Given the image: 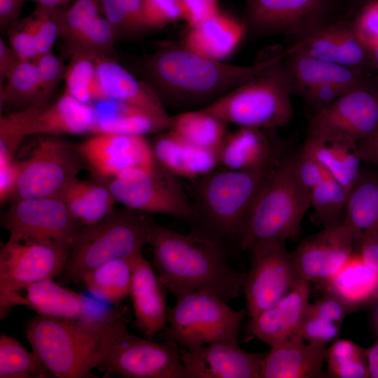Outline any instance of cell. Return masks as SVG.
Masks as SVG:
<instances>
[{"label": "cell", "instance_id": "51", "mask_svg": "<svg viewBox=\"0 0 378 378\" xmlns=\"http://www.w3.org/2000/svg\"><path fill=\"white\" fill-rule=\"evenodd\" d=\"M8 30L9 45L19 58L22 61H35L38 52L29 18L18 21Z\"/></svg>", "mask_w": 378, "mask_h": 378}, {"label": "cell", "instance_id": "26", "mask_svg": "<svg viewBox=\"0 0 378 378\" xmlns=\"http://www.w3.org/2000/svg\"><path fill=\"white\" fill-rule=\"evenodd\" d=\"M165 288L142 253L134 262L130 295L132 300L135 326L147 338L153 340L167 326Z\"/></svg>", "mask_w": 378, "mask_h": 378}, {"label": "cell", "instance_id": "16", "mask_svg": "<svg viewBox=\"0 0 378 378\" xmlns=\"http://www.w3.org/2000/svg\"><path fill=\"white\" fill-rule=\"evenodd\" d=\"M244 279L246 312L251 318L275 304L301 280L286 243L255 248Z\"/></svg>", "mask_w": 378, "mask_h": 378}, {"label": "cell", "instance_id": "31", "mask_svg": "<svg viewBox=\"0 0 378 378\" xmlns=\"http://www.w3.org/2000/svg\"><path fill=\"white\" fill-rule=\"evenodd\" d=\"M318 287L323 293L337 297L353 312L378 298V274L356 249L337 273Z\"/></svg>", "mask_w": 378, "mask_h": 378}, {"label": "cell", "instance_id": "15", "mask_svg": "<svg viewBox=\"0 0 378 378\" xmlns=\"http://www.w3.org/2000/svg\"><path fill=\"white\" fill-rule=\"evenodd\" d=\"M97 113L66 91L52 104L34 105L0 116V130L24 139L31 135L48 136L92 133Z\"/></svg>", "mask_w": 378, "mask_h": 378}, {"label": "cell", "instance_id": "56", "mask_svg": "<svg viewBox=\"0 0 378 378\" xmlns=\"http://www.w3.org/2000/svg\"><path fill=\"white\" fill-rule=\"evenodd\" d=\"M358 251L364 261L378 274V230L360 238Z\"/></svg>", "mask_w": 378, "mask_h": 378}, {"label": "cell", "instance_id": "20", "mask_svg": "<svg viewBox=\"0 0 378 378\" xmlns=\"http://www.w3.org/2000/svg\"><path fill=\"white\" fill-rule=\"evenodd\" d=\"M78 146L85 163L108 181L128 169L158 165L152 144L145 136L97 132Z\"/></svg>", "mask_w": 378, "mask_h": 378}, {"label": "cell", "instance_id": "36", "mask_svg": "<svg viewBox=\"0 0 378 378\" xmlns=\"http://www.w3.org/2000/svg\"><path fill=\"white\" fill-rule=\"evenodd\" d=\"M351 309L337 297L323 292V295L309 304L302 324L304 341L322 346L337 339L346 316Z\"/></svg>", "mask_w": 378, "mask_h": 378}, {"label": "cell", "instance_id": "19", "mask_svg": "<svg viewBox=\"0 0 378 378\" xmlns=\"http://www.w3.org/2000/svg\"><path fill=\"white\" fill-rule=\"evenodd\" d=\"M330 0H246L247 21L256 34L299 39L330 22Z\"/></svg>", "mask_w": 378, "mask_h": 378}, {"label": "cell", "instance_id": "28", "mask_svg": "<svg viewBox=\"0 0 378 378\" xmlns=\"http://www.w3.org/2000/svg\"><path fill=\"white\" fill-rule=\"evenodd\" d=\"M151 144L158 164L176 177L194 181L219 166L218 152L192 145L169 130L158 133Z\"/></svg>", "mask_w": 378, "mask_h": 378}, {"label": "cell", "instance_id": "25", "mask_svg": "<svg viewBox=\"0 0 378 378\" xmlns=\"http://www.w3.org/2000/svg\"><path fill=\"white\" fill-rule=\"evenodd\" d=\"M267 130L238 127L228 132L218 151L219 166L239 171L273 169L285 152L267 135Z\"/></svg>", "mask_w": 378, "mask_h": 378}, {"label": "cell", "instance_id": "1", "mask_svg": "<svg viewBox=\"0 0 378 378\" xmlns=\"http://www.w3.org/2000/svg\"><path fill=\"white\" fill-rule=\"evenodd\" d=\"M285 54V49L269 48L252 64L240 65L204 57L183 44H169L148 55L144 69L165 108L182 112L205 108Z\"/></svg>", "mask_w": 378, "mask_h": 378}, {"label": "cell", "instance_id": "59", "mask_svg": "<svg viewBox=\"0 0 378 378\" xmlns=\"http://www.w3.org/2000/svg\"><path fill=\"white\" fill-rule=\"evenodd\" d=\"M356 148L363 162L378 167V132L357 143Z\"/></svg>", "mask_w": 378, "mask_h": 378}, {"label": "cell", "instance_id": "52", "mask_svg": "<svg viewBox=\"0 0 378 378\" xmlns=\"http://www.w3.org/2000/svg\"><path fill=\"white\" fill-rule=\"evenodd\" d=\"M352 88H354L327 83L309 89L302 97L304 99L306 108L312 117Z\"/></svg>", "mask_w": 378, "mask_h": 378}, {"label": "cell", "instance_id": "44", "mask_svg": "<svg viewBox=\"0 0 378 378\" xmlns=\"http://www.w3.org/2000/svg\"><path fill=\"white\" fill-rule=\"evenodd\" d=\"M117 38L109 22L99 15L65 45L70 55L112 57Z\"/></svg>", "mask_w": 378, "mask_h": 378}, {"label": "cell", "instance_id": "33", "mask_svg": "<svg viewBox=\"0 0 378 378\" xmlns=\"http://www.w3.org/2000/svg\"><path fill=\"white\" fill-rule=\"evenodd\" d=\"M343 223L353 230L358 243L363 234L378 230V172L362 168L348 193Z\"/></svg>", "mask_w": 378, "mask_h": 378}, {"label": "cell", "instance_id": "64", "mask_svg": "<svg viewBox=\"0 0 378 378\" xmlns=\"http://www.w3.org/2000/svg\"><path fill=\"white\" fill-rule=\"evenodd\" d=\"M23 1H26V0H23Z\"/></svg>", "mask_w": 378, "mask_h": 378}, {"label": "cell", "instance_id": "48", "mask_svg": "<svg viewBox=\"0 0 378 378\" xmlns=\"http://www.w3.org/2000/svg\"><path fill=\"white\" fill-rule=\"evenodd\" d=\"M34 62L38 76L39 102L45 104L64 78L66 66L52 51L39 55Z\"/></svg>", "mask_w": 378, "mask_h": 378}, {"label": "cell", "instance_id": "62", "mask_svg": "<svg viewBox=\"0 0 378 378\" xmlns=\"http://www.w3.org/2000/svg\"><path fill=\"white\" fill-rule=\"evenodd\" d=\"M26 1H33L34 3H36L37 0H26Z\"/></svg>", "mask_w": 378, "mask_h": 378}, {"label": "cell", "instance_id": "22", "mask_svg": "<svg viewBox=\"0 0 378 378\" xmlns=\"http://www.w3.org/2000/svg\"><path fill=\"white\" fill-rule=\"evenodd\" d=\"M290 48L365 74L372 65L368 49L359 40L351 22H328L295 41Z\"/></svg>", "mask_w": 378, "mask_h": 378}, {"label": "cell", "instance_id": "21", "mask_svg": "<svg viewBox=\"0 0 378 378\" xmlns=\"http://www.w3.org/2000/svg\"><path fill=\"white\" fill-rule=\"evenodd\" d=\"M264 355L244 351L239 341H219L181 350L190 378H260Z\"/></svg>", "mask_w": 378, "mask_h": 378}, {"label": "cell", "instance_id": "47", "mask_svg": "<svg viewBox=\"0 0 378 378\" xmlns=\"http://www.w3.org/2000/svg\"><path fill=\"white\" fill-rule=\"evenodd\" d=\"M144 18L150 29H160L184 20L180 0H141Z\"/></svg>", "mask_w": 378, "mask_h": 378}, {"label": "cell", "instance_id": "50", "mask_svg": "<svg viewBox=\"0 0 378 378\" xmlns=\"http://www.w3.org/2000/svg\"><path fill=\"white\" fill-rule=\"evenodd\" d=\"M351 24L359 40L370 50L378 46V0L363 3Z\"/></svg>", "mask_w": 378, "mask_h": 378}, {"label": "cell", "instance_id": "17", "mask_svg": "<svg viewBox=\"0 0 378 378\" xmlns=\"http://www.w3.org/2000/svg\"><path fill=\"white\" fill-rule=\"evenodd\" d=\"M358 249V239L345 223L324 227L301 241L290 253L301 280L318 286L326 283Z\"/></svg>", "mask_w": 378, "mask_h": 378}, {"label": "cell", "instance_id": "4", "mask_svg": "<svg viewBox=\"0 0 378 378\" xmlns=\"http://www.w3.org/2000/svg\"><path fill=\"white\" fill-rule=\"evenodd\" d=\"M311 208L310 191L298 172L296 153H284L273 169L239 240L241 249L286 243L295 237Z\"/></svg>", "mask_w": 378, "mask_h": 378}, {"label": "cell", "instance_id": "29", "mask_svg": "<svg viewBox=\"0 0 378 378\" xmlns=\"http://www.w3.org/2000/svg\"><path fill=\"white\" fill-rule=\"evenodd\" d=\"M246 24L219 10L203 21L188 27L182 44L204 57L224 61L241 42Z\"/></svg>", "mask_w": 378, "mask_h": 378}, {"label": "cell", "instance_id": "58", "mask_svg": "<svg viewBox=\"0 0 378 378\" xmlns=\"http://www.w3.org/2000/svg\"><path fill=\"white\" fill-rule=\"evenodd\" d=\"M21 59L10 46L1 38L0 39V81L4 83L15 68L18 65Z\"/></svg>", "mask_w": 378, "mask_h": 378}, {"label": "cell", "instance_id": "41", "mask_svg": "<svg viewBox=\"0 0 378 378\" xmlns=\"http://www.w3.org/2000/svg\"><path fill=\"white\" fill-rule=\"evenodd\" d=\"M348 192L328 174L310 191L311 208L324 227L344 222Z\"/></svg>", "mask_w": 378, "mask_h": 378}, {"label": "cell", "instance_id": "32", "mask_svg": "<svg viewBox=\"0 0 378 378\" xmlns=\"http://www.w3.org/2000/svg\"><path fill=\"white\" fill-rule=\"evenodd\" d=\"M59 197L82 227L105 218L114 210L116 202L108 186L78 178L71 181Z\"/></svg>", "mask_w": 378, "mask_h": 378}, {"label": "cell", "instance_id": "61", "mask_svg": "<svg viewBox=\"0 0 378 378\" xmlns=\"http://www.w3.org/2000/svg\"><path fill=\"white\" fill-rule=\"evenodd\" d=\"M373 66L378 71V46L369 50Z\"/></svg>", "mask_w": 378, "mask_h": 378}, {"label": "cell", "instance_id": "23", "mask_svg": "<svg viewBox=\"0 0 378 378\" xmlns=\"http://www.w3.org/2000/svg\"><path fill=\"white\" fill-rule=\"evenodd\" d=\"M309 295V283L300 280L275 304L251 318V333L270 346L304 340L302 330Z\"/></svg>", "mask_w": 378, "mask_h": 378}, {"label": "cell", "instance_id": "14", "mask_svg": "<svg viewBox=\"0 0 378 378\" xmlns=\"http://www.w3.org/2000/svg\"><path fill=\"white\" fill-rule=\"evenodd\" d=\"M10 239L60 244L71 248L81 226L60 197L16 198L4 212Z\"/></svg>", "mask_w": 378, "mask_h": 378}, {"label": "cell", "instance_id": "45", "mask_svg": "<svg viewBox=\"0 0 378 378\" xmlns=\"http://www.w3.org/2000/svg\"><path fill=\"white\" fill-rule=\"evenodd\" d=\"M100 10L114 29L117 37L132 36L149 29L141 0H99Z\"/></svg>", "mask_w": 378, "mask_h": 378}, {"label": "cell", "instance_id": "54", "mask_svg": "<svg viewBox=\"0 0 378 378\" xmlns=\"http://www.w3.org/2000/svg\"><path fill=\"white\" fill-rule=\"evenodd\" d=\"M184 21L188 27L193 26L212 16L220 10L218 0H180Z\"/></svg>", "mask_w": 378, "mask_h": 378}, {"label": "cell", "instance_id": "3", "mask_svg": "<svg viewBox=\"0 0 378 378\" xmlns=\"http://www.w3.org/2000/svg\"><path fill=\"white\" fill-rule=\"evenodd\" d=\"M273 169L261 171L216 169L194 180L189 219L192 225L191 232L221 245L229 239L239 241Z\"/></svg>", "mask_w": 378, "mask_h": 378}, {"label": "cell", "instance_id": "53", "mask_svg": "<svg viewBox=\"0 0 378 378\" xmlns=\"http://www.w3.org/2000/svg\"><path fill=\"white\" fill-rule=\"evenodd\" d=\"M297 168L303 185L309 190L328 174L311 148L304 142L296 153Z\"/></svg>", "mask_w": 378, "mask_h": 378}, {"label": "cell", "instance_id": "8", "mask_svg": "<svg viewBox=\"0 0 378 378\" xmlns=\"http://www.w3.org/2000/svg\"><path fill=\"white\" fill-rule=\"evenodd\" d=\"M178 345L170 338L160 342L136 336L123 319L105 336L96 368L123 377L190 378Z\"/></svg>", "mask_w": 378, "mask_h": 378}, {"label": "cell", "instance_id": "12", "mask_svg": "<svg viewBox=\"0 0 378 378\" xmlns=\"http://www.w3.org/2000/svg\"><path fill=\"white\" fill-rule=\"evenodd\" d=\"M20 161L15 199L59 197L85 164L78 146L52 136L40 140Z\"/></svg>", "mask_w": 378, "mask_h": 378}, {"label": "cell", "instance_id": "10", "mask_svg": "<svg viewBox=\"0 0 378 378\" xmlns=\"http://www.w3.org/2000/svg\"><path fill=\"white\" fill-rule=\"evenodd\" d=\"M116 202L146 214H161L189 220L191 200L177 177L158 164L153 169H131L108 181Z\"/></svg>", "mask_w": 378, "mask_h": 378}, {"label": "cell", "instance_id": "39", "mask_svg": "<svg viewBox=\"0 0 378 378\" xmlns=\"http://www.w3.org/2000/svg\"><path fill=\"white\" fill-rule=\"evenodd\" d=\"M1 109L20 111L39 102V82L34 61L21 60L0 88Z\"/></svg>", "mask_w": 378, "mask_h": 378}, {"label": "cell", "instance_id": "35", "mask_svg": "<svg viewBox=\"0 0 378 378\" xmlns=\"http://www.w3.org/2000/svg\"><path fill=\"white\" fill-rule=\"evenodd\" d=\"M168 130L192 145L218 153L228 134L227 124L205 108L170 116Z\"/></svg>", "mask_w": 378, "mask_h": 378}, {"label": "cell", "instance_id": "6", "mask_svg": "<svg viewBox=\"0 0 378 378\" xmlns=\"http://www.w3.org/2000/svg\"><path fill=\"white\" fill-rule=\"evenodd\" d=\"M155 222L148 214L127 207L115 209L96 224L81 227L61 275L79 284L99 266L141 253Z\"/></svg>", "mask_w": 378, "mask_h": 378}, {"label": "cell", "instance_id": "46", "mask_svg": "<svg viewBox=\"0 0 378 378\" xmlns=\"http://www.w3.org/2000/svg\"><path fill=\"white\" fill-rule=\"evenodd\" d=\"M99 11V0H75L68 8L57 10L59 37L67 43L100 15Z\"/></svg>", "mask_w": 378, "mask_h": 378}, {"label": "cell", "instance_id": "63", "mask_svg": "<svg viewBox=\"0 0 378 378\" xmlns=\"http://www.w3.org/2000/svg\"><path fill=\"white\" fill-rule=\"evenodd\" d=\"M366 1H368V0H363V3L365 2Z\"/></svg>", "mask_w": 378, "mask_h": 378}, {"label": "cell", "instance_id": "11", "mask_svg": "<svg viewBox=\"0 0 378 378\" xmlns=\"http://www.w3.org/2000/svg\"><path fill=\"white\" fill-rule=\"evenodd\" d=\"M71 247L31 239L8 240L0 249V315L21 288L61 275Z\"/></svg>", "mask_w": 378, "mask_h": 378}, {"label": "cell", "instance_id": "40", "mask_svg": "<svg viewBox=\"0 0 378 378\" xmlns=\"http://www.w3.org/2000/svg\"><path fill=\"white\" fill-rule=\"evenodd\" d=\"M54 377L36 354L15 337L0 335V378Z\"/></svg>", "mask_w": 378, "mask_h": 378}, {"label": "cell", "instance_id": "42", "mask_svg": "<svg viewBox=\"0 0 378 378\" xmlns=\"http://www.w3.org/2000/svg\"><path fill=\"white\" fill-rule=\"evenodd\" d=\"M326 363L328 375L330 377H370L365 349L351 340H335L327 347Z\"/></svg>", "mask_w": 378, "mask_h": 378}, {"label": "cell", "instance_id": "37", "mask_svg": "<svg viewBox=\"0 0 378 378\" xmlns=\"http://www.w3.org/2000/svg\"><path fill=\"white\" fill-rule=\"evenodd\" d=\"M110 114L97 118L92 134L111 132L129 135L146 136L160 133L169 127L170 118L157 116L143 108L113 102Z\"/></svg>", "mask_w": 378, "mask_h": 378}, {"label": "cell", "instance_id": "18", "mask_svg": "<svg viewBox=\"0 0 378 378\" xmlns=\"http://www.w3.org/2000/svg\"><path fill=\"white\" fill-rule=\"evenodd\" d=\"M23 305L37 314L60 318L83 319L112 323L123 317L116 312L101 307L82 294L48 279L29 284L9 300L0 319L5 318L15 306Z\"/></svg>", "mask_w": 378, "mask_h": 378}, {"label": "cell", "instance_id": "27", "mask_svg": "<svg viewBox=\"0 0 378 378\" xmlns=\"http://www.w3.org/2000/svg\"><path fill=\"white\" fill-rule=\"evenodd\" d=\"M285 50L283 62L292 94L302 97L309 89L327 83L352 88L373 86L363 73L316 59L290 48Z\"/></svg>", "mask_w": 378, "mask_h": 378}, {"label": "cell", "instance_id": "55", "mask_svg": "<svg viewBox=\"0 0 378 378\" xmlns=\"http://www.w3.org/2000/svg\"><path fill=\"white\" fill-rule=\"evenodd\" d=\"M21 161L13 160L0 164V202H5L11 197H15L20 174Z\"/></svg>", "mask_w": 378, "mask_h": 378}, {"label": "cell", "instance_id": "57", "mask_svg": "<svg viewBox=\"0 0 378 378\" xmlns=\"http://www.w3.org/2000/svg\"><path fill=\"white\" fill-rule=\"evenodd\" d=\"M25 1L0 0V26L1 29H8L19 21L20 14Z\"/></svg>", "mask_w": 378, "mask_h": 378}, {"label": "cell", "instance_id": "7", "mask_svg": "<svg viewBox=\"0 0 378 378\" xmlns=\"http://www.w3.org/2000/svg\"><path fill=\"white\" fill-rule=\"evenodd\" d=\"M283 57L203 108L238 127L271 130L287 125L293 109Z\"/></svg>", "mask_w": 378, "mask_h": 378}, {"label": "cell", "instance_id": "5", "mask_svg": "<svg viewBox=\"0 0 378 378\" xmlns=\"http://www.w3.org/2000/svg\"><path fill=\"white\" fill-rule=\"evenodd\" d=\"M123 319L100 323L36 314L27 321L24 332L54 377L84 378L96 368L105 336Z\"/></svg>", "mask_w": 378, "mask_h": 378}, {"label": "cell", "instance_id": "34", "mask_svg": "<svg viewBox=\"0 0 378 378\" xmlns=\"http://www.w3.org/2000/svg\"><path fill=\"white\" fill-rule=\"evenodd\" d=\"M313 151L327 174L349 193L362 169L356 145L306 136L304 141Z\"/></svg>", "mask_w": 378, "mask_h": 378}, {"label": "cell", "instance_id": "30", "mask_svg": "<svg viewBox=\"0 0 378 378\" xmlns=\"http://www.w3.org/2000/svg\"><path fill=\"white\" fill-rule=\"evenodd\" d=\"M270 347L262 359L260 378H318L324 374L327 346L300 340Z\"/></svg>", "mask_w": 378, "mask_h": 378}, {"label": "cell", "instance_id": "13", "mask_svg": "<svg viewBox=\"0 0 378 378\" xmlns=\"http://www.w3.org/2000/svg\"><path fill=\"white\" fill-rule=\"evenodd\" d=\"M378 132V89L352 88L310 117L307 136L356 145Z\"/></svg>", "mask_w": 378, "mask_h": 378}, {"label": "cell", "instance_id": "49", "mask_svg": "<svg viewBox=\"0 0 378 378\" xmlns=\"http://www.w3.org/2000/svg\"><path fill=\"white\" fill-rule=\"evenodd\" d=\"M57 11L36 8L28 16L34 34L38 56L51 52L57 38L59 37Z\"/></svg>", "mask_w": 378, "mask_h": 378}, {"label": "cell", "instance_id": "60", "mask_svg": "<svg viewBox=\"0 0 378 378\" xmlns=\"http://www.w3.org/2000/svg\"><path fill=\"white\" fill-rule=\"evenodd\" d=\"M369 377L378 378V339L376 342L368 349H365Z\"/></svg>", "mask_w": 378, "mask_h": 378}, {"label": "cell", "instance_id": "9", "mask_svg": "<svg viewBox=\"0 0 378 378\" xmlns=\"http://www.w3.org/2000/svg\"><path fill=\"white\" fill-rule=\"evenodd\" d=\"M227 302L204 290L176 298L167 311V338L186 349L219 341L238 342L246 309L234 310Z\"/></svg>", "mask_w": 378, "mask_h": 378}, {"label": "cell", "instance_id": "43", "mask_svg": "<svg viewBox=\"0 0 378 378\" xmlns=\"http://www.w3.org/2000/svg\"><path fill=\"white\" fill-rule=\"evenodd\" d=\"M64 78V90L78 100L88 104L99 101L95 56L71 55Z\"/></svg>", "mask_w": 378, "mask_h": 378}, {"label": "cell", "instance_id": "38", "mask_svg": "<svg viewBox=\"0 0 378 378\" xmlns=\"http://www.w3.org/2000/svg\"><path fill=\"white\" fill-rule=\"evenodd\" d=\"M137 255L107 262L88 273L83 282L97 298L108 303H119L130 294Z\"/></svg>", "mask_w": 378, "mask_h": 378}, {"label": "cell", "instance_id": "24", "mask_svg": "<svg viewBox=\"0 0 378 378\" xmlns=\"http://www.w3.org/2000/svg\"><path fill=\"white\" fill-rule=\"evenodd\" d=\"M99 101L119 102L136 106L157 116L169 118L154 89L136 78L112 57L95 56Z\"/></svg>", "mask_w": 378, "mask_h": 378}, {"label": "cell", "instance_id": "2", "mask_svg": "<svg viewBox=\"0 0 378 378\" xmlns=\"http://www.w3.org/2000/svg\"><path fill=\"white\" fill-rule=\"evenodd\" d=\"M148 245L158 279L175 298L198 290L212 292L226 302L242 294L246 272L230 265L220 244L155 223Z\"/></svg>", "mask_w": 378, "mask_h": 378}]
</instances>
